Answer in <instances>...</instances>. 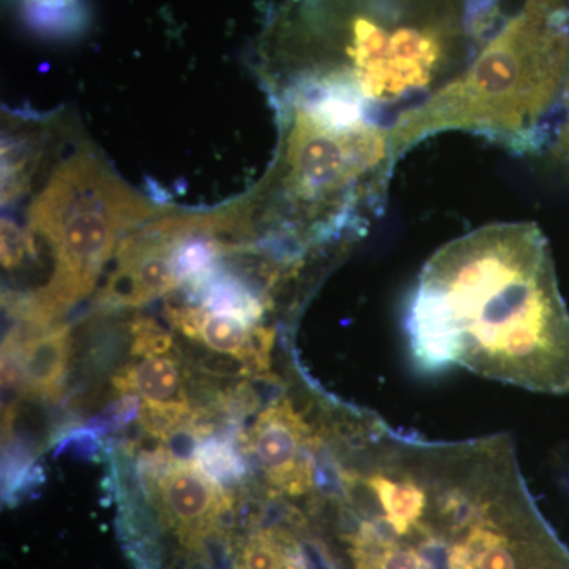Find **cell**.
<instances>
[{"instance_id":"obj_1","label":"cell","mask_w":569,"mask_h":569,"mask_svg":"<svg viewBox=\"0 0 569 569\" xmlns=\"http://www.w3.org/2000/svg\"><path fill=\"white\" fill-rule=\"evenodd\" d=\"M407 329L426 370L462 367L531 392H569V312L538 224H485L440 247L419 272Z\"/></svg>"},{"instance_id":"obj_2","label":"cell","mask_w":569,"mask_h":569,"mask_svg":"<svg viewBox=\"0 0 569 569\" xmlns=\"http://www.w3.org/2000/svg\"><path fill=\"white\" fill-rule=\"evenodd\" d=\"M497 0H288L263 33L271 97L325 93L395 126L456 80L492 36Z\"/></svg>"},{"instance_id":"obj_3","label":"cell","mask_w":569,"mask_h":569,"mask_svg":"<svg viewBox=\"0 0 569 569\" xmlns=\"http://www.w3.org/2000/svg\"><path fill=\"white\" fill-rule=\"evenodd\" d=\"M272 102L279 144L247 204L253 228L302 252H346L387 209L399 163L391 127L340 97L284 93Z\"/></svg>"},{"instance_id":"obj_4","label":"cell","mask_w":569,"mask_h":569,"mask_svg":"<svg viewBox=\"0 0 569 569\" xmlns=\"http://www.w3.org/2000/svg\"><path fill=\"white\" fill-rule=\"evenodd\" d=\"M569 70L567 0H527L443 91L392 126L396 159L445 132L526 156L549 148Z\"/></svg>"},{"instance_id":"obj_5","label":"cell","mask_w":569,"mask_h":569,"mask_svg":"<svg viewBox=\"0 0 569 569\" xmlns=\"http://www.w3.org/2000/svg\"><path fill=\"white\" fill-rule=\"evenodd\" d=\"M159 216L96 152H71L44 179L21 228L29 258L36 257L33 246L43 241L54 258V272L44 287L18 296L9 307L18 310L33 331L47 329L92 293L122 239Z\"/></svg>"},{"instance_id":"obj_6","label":"cell","mask_w":569,"mask_h":569,"mask_svg":"<svg viewBox=\"0 0 569 569\" xmlns=\"http://www.w3.org/2000/svg\"><path fill=\"white\" fill-rule=\"evenodd\" d=\"M148 468L163 515L178 526L186 545H197V539L222 523L233 507L222 485L206 477L192 460L153 456Z\"/></svg>"},{"instance_id":"obj_7","label":"cell","mask_w":569,"mask_h":569,"mask_svg":"<svg viewBox=\"0 0 569 569\" xmlns=\"http://www.w3.org/2000/svg\"><path fill=\"white\" fill-rule=\"evenodd\" d=\"M171 326L189 339L203 343L213 353L231 356L258 372L271 367L274 329L249 325L241 318L211 312L200 305L164 309Z\"/></svg>"},{"instance_id":"obj_8","label":"cell","mask_w":569,"mask_h":569,"mask_svg":"<svg viewBox=\"0 0 569 569\" xmlns=\"http://www.w3.org/2000/svg\"><path fill=\"white\" fill-rule=\"evenodd\" d=\"M309 432V422L290 399L283 397L261 411L249 436V449L257 455L271 488L293 470Z\"/></svg>"},{"instance_id":"obj_9","label":"cell","mask_w":569,"mask_h":569,"mask_svg":"<svg viewBox=\"0 0 569 569\" xmlns=\"http://www.w3.org/2000/svg\"><path fill=\"white\" fill-rule=\"evenodd\" d=\"M70 328L56 326L33 331L21 340L17 331L7 337L3 351L17 356L18 373L26 391L40 397L58 396L70 362Z\"/></svg>"},{"instance_id":"obj_10","label":"cell","mask_w":569,"mask_h":569,"mask_svg":"<svg viewBox=\"0 0 569 569\" xmlns=\"http://www.w3.org/2000/svg\"><path fill=\"white\" fill-rule=\"evenodd\" d=\"M114 385L123 395L137 392L144 406L187 402L181 370L167 355L142 358L137 366L123 369L114 378Z\"/></svg>"},{"instance_id":"obj_11","label":"cell","mask_w":569,"mask_h":569,"mask_svg":"<svg viewBox=\"0 0 569 569\" xmlns=\"http://www.w3.org/2000/svg\"><path fill=\"white\" fill-rule=\"evenodd\" d=\"M33 31L67 37L82 31L86 0H13Z\"/></svg>"},{"instance_id":"obj_12","label":"cell","mask_w":569,"mask_h":569,"mask_svg":"<svg viewBox=\"0 0 569 569\" xmlns=\"http://www.w3.org/2000/svg\"><path fill=\"white\" fill-rule=\"evenodd\" d=\"M194 466L219 482L239 481L246 475V466L231 443L222 440H209L197 445L193 451Z\"/></svg>"},{"instance_id":"obj_13","label":"cell","mask_w":569,"mask_h":569,"mask_svg":"<svg viewBox=\"0 0 569 569\" xmlns=\"http://www.w3.org/2000/svg\"><path fill=\"white\" fill-rule=\"evenodd\" d=\"M132 353L141 358L168 355L173 348L171 336L164 332L152 318H137L132 325Z\"/></svg>"},{"instance_id":"obj_14","label":"cell","mask_w":569,"mask_h":569,"mask_svg":"<svg viewBox=\"0 0 569 569\" xmlns=\"http://www.w3.org/2000/svg\"><path fill=\"white\" fill-rule=\"evenodd\" d=\"M549 149L557 160H560V162H563L569 168V70L559 122H557L556 132H553Z\"/></svg>"},{"instance_id":"obj_15","label":"cell","mask_w":569,"mask_h":569,"mask_svg":"<svg viewBox=\"0 0 569 569\" xmlns=\"http://www.w3.org/2000/svg\"><path fill=\"white\" fill-rule=\"evenodd\" d=\"M276 569H307L305 560L299 556L298 538L291 531L284 546L283 559Z\"/></svg>"}]
</instances>
